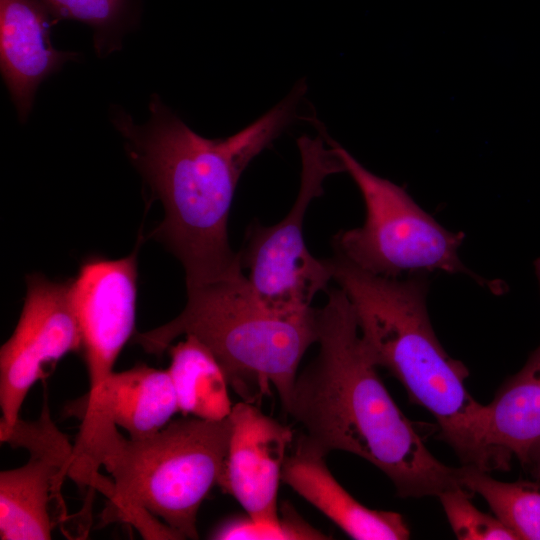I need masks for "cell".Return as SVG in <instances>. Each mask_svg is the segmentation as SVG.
Wrapping results in <instances>:
<instances>
[{
	"label": "cell",
	"mask_w": 540,
	"mask_h": 540,
	"mask_svg": "<svg viewBox=\"0 0 540 540\" xmlns=\"http://www.w3.org/2000/svg\"><path fill=\"white\" fill-rule=\"evenodd\" d=\"M303 88L239 132L208 139L189 128L154 94L150 117L136 123L122 110L112 122L133 165L161 201L164 219L152 236L181 262L187 288L244 276L228 237L234 193L245 168L293 120Z\"/></svg>",
	"instance_id": "cell-1"
},
{
	"label": "cell",
	"mask_w": 540,
	"mask_h": 540,
	"mask_svg": "<svg viewBox=\"0 0 540 540\" xmlns=\"http://www.w3.org/2000/svg\"><path fill=\"white\" fill-rule=\"evenodd\" d=\"M327 296L316 310L319 353L297 376L286 412L324 453L346 451L379 468L400 497L459 487L457 468L428 450L386 389L346 293Z\"/></svg>",
	"instance_id": "cell-2"
},
{
	"label": "cell",
	"mask_w": 540,
	"mask_h": 540,
	"mask_svg": "<svg viewBox=\"0 0 540 540\" xmlns=\"http://www.w3.org/2000/svg\"><path fill=\"white\" fill-rule=\"evenodd\" d=\"M333 280L349 298L373 359L436 419L439 437L462 465L491 472L500 462L486 441V407L465 386L467 367L444 350L430 322L424 274L408 279L367 272L336 253Z\"/></svg>",
	"instance_id": "cell-3"
},
{
	"label": "cell",
	"mask_w": 540,
	"mask_h": 540,
	"mask_svg": "<svg viewBox=\"0 0 540 540\" xmlns=\"http://www.w3.org/2000/svg\"><path fill=\"white\" fill-rule=\"evenodd\" d=\"M230 435L229 416H185L128 439L115 425L82 420L67 476L97 488L103 466L112 478L105 495L122 518L146 523L158 517L182 539H197L198 511L223 478Z\"/></svg>",
	"instance_id": "cell-4"
},
{
	"label": "cell",
	"mask_w": 540,
	"mask_h": 540,
	"mask_svg": "<svg viewBox=\"0 0 540 540\" xmlns=\"http://www.w3.org/2000/svg\"><path fill=\"white\" fill-rule=\"evenodd\" d=\"M181 335H193L215 355L229 386L246 402L274 389L285 411L301 359L317 342L316 310L284 316L265 308L247 277L187 288V303L166 324L135 333L133 342L161 355Z\"/></svg>",
	"instance_id": "cell-5"
},
{
	"label": "cell",
	"mask_w": 540,
	"mask_h": 540,
	"mask_svg": "<svg viewBox=\"0 0 540 540\" xmlns=\"http://www.w3.org/2000/svg\"><path fill=\"white\" fill-rule=\"evenodd\" d=\"M327 143L358 186L366 209L362 226L335 237L336 253L359 268L384 277L441 270L467 274L495 292L460 260L458 249L465 237L463 232L447 230L402 187L369 171L332 139L328 138Z\"/></svg>",
	"instance_id": "cell-6"
},
{
	"label": "cell",
	"mask_w": 540,
	"mask_h": 540,
	"mask_svg": "<svg viewBox=\"0 0 540 540\" xmlns=\"http://www.w3.org/2000/svg\"><path fill=\"white\" fill-rule=\"evenodd\" d=\"M302 161L301 184L290 211L272 226L254 224L241 253L242 266L255 298L268 310L284 316H302L314 311V297L327 288L333 272L327 260L315 258L307 249L303 224L314 198L323 193V181L345 172L320 138L298 140Z\"/></svg>",
	"instance_id": "cell-7"
},
{
	"label": "cell",
	"mask_w": 540,
	"mask_h": 540,
	"mask_svg": "<svg viewBox=\"0 0 540 540\" xmlns=\"http://www.w3.org/2000/svg\"><path fill=\"white\" fill-rule=\"evenodd\" d=\"M81 347L70 281L29 275L18 323L0 349V431L10 429L20 419L23 402L35 382L66 354L81 352Z\"/></svg>",
	"instance_id": "cell-8"
},
{
	"label": "cell",
	"mask_w": 540,
	"mask_h": 540,
	"mask_svg": "<svg viewBox=\"0 0 540 540\" xmlns=\"http://www.w3.org/2000/svg\"><path fill=\"white\" fill-rule=\"evenodd\" d=\"M4 442L26 448L30 458L0 473V539H51L50 493L67 476L73 445L51 420L47 405L37 421L19 419Z\"/></svg>",
	"instance_id": "cell-9"
},
{
	"label": "cell",
	"mask_w": 540,
	"mask_h": 540,
	"mask_svg": "<svg viewBox=\"0 0 540 540\" xmlns=\"http://www.w3.org/2000/svg\"><path fill=\"white\" fill-rule=\"evenodd\" d=\"M136 280L134 252L116 260L90 259L70 281L89 389L113 371L120 352L135 334Z\"/></svg>",
	"instance_id": "cell-10"
},
{
	"label": "cell",
	"mask_w": 540,
	"mask_h": 540,
	"mask_svg": "<svg viewBox=\"0 0 540 540\" xmlns=\"http://www.w3.org/2000/svg\"><path fill=\"white\" fill-rule=\"evenodd\" d=\"M229 418L231 435L219 486L251 519L279 524L278 490L294 432L251 402L233 405Z\"/></svg>",
	"instance_id": "cell-11"
},
{
	"label": "cell",
	"mask_w": 540,
	"mask_h": 540,
	"mask_svg": "<svg viewBox=\"0 0 540 540\" xmlns=\"http://www.w3.org/2000/svg\"><path fill=\"white\" fill-rule=\"evenodd\" d=\"M56 22L40 0H0V70L22 122L39 85L79 56L54 48L50 33Z\"/></svg>",
	"instance_id": "cell-12"
},
{
	"label": "cell",
	"mask_w": 540,
	"mask_h": 540,
	"mask_svg": "<svg viewBox=\"0 0 540 540\" xmlns=\"http://www.w3.org/2000/svg\"><path fill=\"white\" fill-rule=\"evenodd\" d=\"M325 456L302 434L285 460L282 481L353 539H409L410 529L401 514L358 502L332 475Z\"/></svg>",
	"instance_id": "cell-13"
},
{
	"label": "cell",
	"mask_w": 540,
	"mask_h": 540,
	"mask_svg": "<svg viewBox=\"0 0 540 540\" xmlns=\"http://www.w3.org/2000/svg\"><path fill=\"white\" fill-rule=\"evenodd\" d=\"M70 409L81 420L122 427L131 438L157 433L179 411L168 370L143 364L112 371Z\"/></svg>",
	"instance_id": "cell-14"
},
{
	"label": "cell",
	"mask_w": 540,
	"mask_h": 540,
	"mask_svg": "<svg viewBox=\"0 0 540 540\" xmlns=\"http://www.w3.org/2000/svg\"><path fill=\"white\" fill-rule=\"evenodd\" d=\"M540 289V259L536 261ZM486 407V441L503 471L513 459L540 480V345L507 378Z\"/></svg>",
	"instance_id": "cell-15"
},
{
	"label": "cell",
	"mask_w": 540,
	"mask_h": 540,
	"mask_svg": "<svg viewBox=\"0 0 540 540\" xmlns=\"http://www.w3.org/2000/svg\"><path fill=\"white\" fill-rule=\"evenodd\" d=\"M167 369L174 387L179 411L184 416L220 421L233 405L226 374L210 349L193 335L168 348Z\"/></svg>",
	"instance_id": "cell-16"
},
{
	"label": "cell",
	"mask_w": 540,
	"mask_h": 540,
	"mask_svg": "<svg viewBox=\"0 0 540 540\" xmlns=\"http://www.w3.org/2000/svg\"><path fill=\"white\" fill-rule=\"evenodd\" d=\"M461 487L479 494L518 539L540 540V480L502 482L471 465L457 468Z\"/></svg>",
	"instance_id": "cell-17"
},
{
	"label": "cell",
	"mask_w": 540,
	"mask_h": 540,
	"mask_svg": "<svg viewBox=\"0 0 540 540\" xmlns=\"http://www.w3.org/2000/svg\"><path fill=\"white\" fill-rule=\"evenodd\" d=\"M58 20H76L94 29L98 53L110 52L120 44L116 33L123 21L128 0H40Z\"/></svg>",
	"instance_id": "cell-18"
},
{
	"label": "cell",
	"mask_w": 540,
	"mask_h": 540,
	"mask_svg": "<svg viewBox=\"0 0 540 540\" xmlns=\"http://www.w3.org/2000/svg\"><path fill=\"white\" fill-rule=\"evenodd\" d=\"M447 520L460 540H517V536L495 515L480 511L471 501V493L455 487L438 495Z\"/></svg>",
	"instance_id": "cell-19"
},
{
	"label": "cell",
	"mask_w": 540,
	"mask_h": 540,
	"mask_svg": "<svg viewBox=\"0 0 540 540\" xmlns=\"http://www.w3.org/2000/svg\"><path fill=\"white\" fill-rule=\"evenodd\" d=\"M281 522H258L249 516L223 522L211 535L213 539H327L326 535L303 521L288 505L282 507Z\"/></svg>",
	"instance_id": "cell-20"
}]
</instances>
